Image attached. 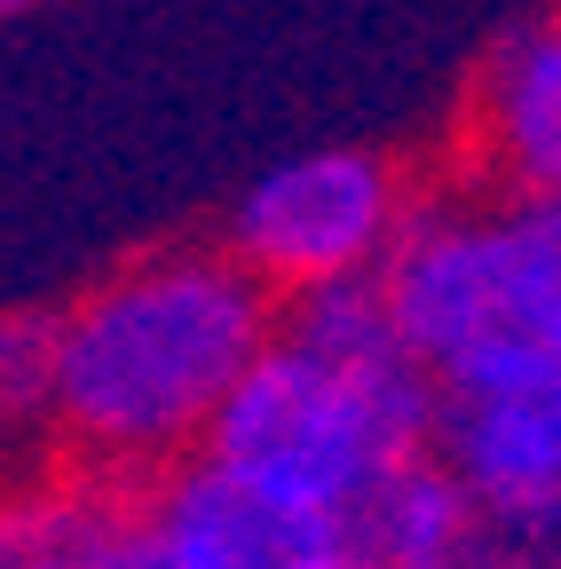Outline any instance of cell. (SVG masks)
Listing matches in <instances>:
<instances>
[{
	"mask_svg": "<svg viewBox=\"0 0 561 569\" xmlns=\"http://www.w3.org/2000/svg\"><path fill=\"white\" fill-rule=\"evenodd\" d=\"M277 332V293L230 246H167L56 309V436L96 475H167L206 451Z\"/></svg>",
	"mask_w": 561,
	"mask_h": 569,
	"instance_id": "6da1fadb",
	"label": "cell"
},
{
	"mask_svg": "<svg viewBox=\"0 0 561 569\" xmlns=\"http://www.w3.org/2000/svg\"><path fill=\"white\" fill-rule=\"evenodd\" d=\"M443 380L411 348H309L293 332H269V348L230 388L206 459L230 467L246 490L277 498L293 515L340 522L419 451H435Z\"/></svg>",
	"mask_w": 561,
	"mask_h": 569,
	"instance_id": "7a4b0ae2",
	"label": "cell"
},
{
	"mask_svg": "<svg viewBox=\"0 0 561 569\" xmlns=\"http://www.w3.org/2000/svg\"><path fill=\"white\" fill-rule=\"evenodd\" d=\"M403 348L435 380L499 340H545L561 309V190H507L499 206H411L380 261Z\"/></svg>",
	"mask_w": 561,
	"mask_h": 569,
	"instance_id": "3957f363",
	"label": "cell"
},
{
	"mask_svg": "<svg viewBox=\"0 0 561 569\" xmlns=\"http://www.w3.org/2000/svg\"><path fill=\"white\" fill-rule=\"evenodd\" d=\"M403 222H411L403 167L380 151H357V142H332V151L285 159L261 182H246V198L222 222V246L285 301V293H309V284L380 269Z\"/></svg>",
	"mask_w": 561,
	"mask_h": 569,
	"instance_id": "277c9868",
	"label": "cell"
},
{
	"mask_svg": "<svg viewBox=\"0 0 561 569\" xmlns=\"http://www.w3.org/2000/svg\"><path fill=\"white\" fill-rule=\"evenodd\" d=\"M348 546L372 569H561V515L490 507L443 451H419L348 515Z\"/></svg>",
	"mask_w": 561,
	"mask_h": 569,
	"instance_id": "5b68a950",
	"label": "cell"
},
{
	"mask_svg": "<svg viewBox=\"0 0 561 569\" xmlns=\"http://www.w3.org/2000/svg\"><path fill=\"white\" fill-rule=\"evenodd\" d=\"M134 530L159 553V569H324L332 553H348L340 522L277 507V498L246 490L206 451L159 475V490H151V507L134 515Z\"/></svg>",
	"mask_w": 561,
	"mask_h": 569,
	"instance_id": "8992f818",
	"label": "cell"
},
{
	"mask_svg": "<svg viewBox=\"0 0 561 569\" xmlns=\"http://www.w3.org/2000/svg\"><path fill=\"white\" fill-rule=\"evenodd\" d=\"M435 451L451 475L514 515H561V372L443 396Z\"/></svg>",
	"mask_w": 561,
	"mask_h": 569,
	"instance_id": "52a82bcc",
	"label": "cell"
},
{
	"mask_svg": "<svg viewBox=\"0 0 561 569\" xmlns=\"http://www.w3.org/2000/svg\"><path fill=\"white\" fill-rule=\"evenodd\" d=\"M467 142L507 190H561V17H538L482 56Z\"/></svg>",
	"mask_w": 561,
	"mask_h": 569,
	"instance_id": "ba28073f",
	"label": "cell"
},
{
	"mask_svg": "<svg viewBox=\"0 0 561 569\" xmlns=\"http://www.w3.org/2000/svg\"><path fill=\"white\" fill-rule=\"evenodd\" d=\"M119 515L88 498H9L0 507V569H119Z\"/></svg>",
	"mask_w": 561,
	"mask_h": 569,
	"instance_id": "9c48e42d",
	"label": "cell"
},
{
	"mask_svg": "<svg viewBox=\"0 0 561 569\" xmlns=\"http://www.w3.org/2000/svg\"><path fill=\"white\" fill-rule=\"evenodd\" d=\"M56 427V317H0V436Z\"/></svg>",
	"mask_w": 561,
	"mask_h": 569,
	"instance_id": "30bf717a",
	"label": "cell"
},
{
	"mask_svg": "<svg viewBox=\"0 0 561 569\" xmlns=\"http://www.w3.org/2000/svg\"><path fill=\"white\" fill-rule=\"evenodd\" d=\"M119 569H159V553L143 546V530H134V522L119 530Z\"/></svg>",
	"mask_w": 561,
	"mask_h": 569,
	"instance_id": "8fae6325",
	"label": "cell"
},
{
	"mask_svg": "<svg viewBox=\"0 0 561 569\" xmlns=\"http://www.w3.org/2000/svg\"><path fill=\"white\" fill-rule=\"evenodd\" d=\"M324 569H372V561H364V553H357V546H348V553H332V561H324Z\"/></svg>",
	"mask_w": 561,
	"mask_h": 569,
	"instance_id": "7c38bea8",
	"label": "cell"
},
{
	"mask_svg": "<svg viewBox=\"0 0 561 569\" xmlns=\"http://www.w3.org/2000/svg\"><path fill=\"white\" fill-rule=\"evenodd\" d=\"M545 348H553V372H561V309H553V325H545Z\"/></svg>",
	"mask_w": 561,
	"mask_h": 569,
	"instance_id": "4fadbf2b",
	"label": "cell"
},
{
	"mask_svg": "<svg viewBox=\"0 0 561 569\" xmlns=\"http://www.w3.org/2000/svg\"><path fill=\"white\" fill-rule=\"evenodd\" d=\"M24 9H40V0H0V17H24Z\"/></svg>",
	"mask_w": 561,
	"mask_h": 569,
	"instance_id": "5bb4252c",
	"label": "cell"
}]
</instances>
